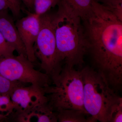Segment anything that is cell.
Here are the masks:
<instances>
[{"mask_svg": "<svg viewBox=\"0 0 122 122\" xmlns=\"http://www.w3.org/2000/svg\"><path fill=\"white\" fill-rule=\"evenodd\" d=\"M10 96L14 107L13 116L28 113L36 107L48 102L44 88L31 85L28 86H18Z\"/></svg>", "mask_w": 122, "mask_h": 122, "instance_id": "cell-7", "label": "cell"}, {"mask_svg": "<svg viewBox=\"0 0 122 122\" xmlns=\"http://www.w3.org/2000/svg\"><path fill=\"white\" fill-rule=\"evenodd\" d=\"M81 71L84 86L85 110L96 122H109L112 110L122 100V97L93 68L86 66Z\"/></svg>", "mask_w": 122, "mask_h": 122, "instance_id": "cell-3", "label": "cell"}, {"mask_svg": "<svg viewBox=\"0 0 122 122\" xmlns=\"http://www.w3.org/2000/svg\"><path fill=\"white\" fill-rule=\"evenodd\" d=\"M15 50L6 41L0 32V52L2 56H8L14 55Z\"/></svg>", "mask_w": 122, "mask_h": 122, "instance_id": "cell-17", "label": "cell"}, {"mask_svg": "<svg viewBox=\"0 0 122 122\" xmlns=\"http://www.w3.org/2000/svg\"></svg>", "mask_w": 122, "mask_h": 122, "instance_id": "cell-23", "label": "cell"}, {"mask_svg": "<svg viewBox=\"0 0 122 122\" xmlns=\"http://www.w3.org/2000/svg\"><path fill=\"white\" fill-rule=\"evenodd\" d=\"M15 25L25 47L27 58L33 62L36 58L34 46L40 30L39 16L29 13L27 16L18 20Z\"/></svg>", "mask_w": 122, "mask_h": 122, "instance_id": "cell-8", "label": "cell"}, {"mask_svg": "<svg viewBox=\"0 0 122 122\" xmlns=\"http://www.w3.org/2000/svg\"><path fill=\"white\" fill-rule=\"evenodd\" d=\"M52 80L53 85L44 89L48 95V104L54 111L73 109L87 113L83 104L84 86L81 71L64 66Z\"/></svg>", "mask_w": 122, "mask_h": 122, "instance_id": "cell-4", "label": "cell"}, {"mask_svg": "<svg viewBox=\"0 0 122 122\" xmlns=\"http://www.w3.org/2000/svg\"><path fill=\"white\" fill-rule=\"evenodd\" d=\"M9 9V5L6 0H0V12L7 11Z\"/></svg>", "mask_w": 122, "mask_h": 122, "instance_id": "cell-20", "label": "cell"}, {"mask_svg": "<svg viewBox=\"0 0 122 122\" xmlns=\"http://www.w3.org/2000/svg\"><path fill=\"white\" fill-rule=\"evenodd\" d=\"M14 107L10 95L0 94V119H3L13 115Z\"/></svg>", "mask_w": 122, "mask_h": 122, "instance_id": "cell-14", "label": "cell"}, {"mask_svg": "<svg viewBox=\"0 0 122 122\" xmlns=\"http://www.w3.org/2000/svg\"><path fill=\"white\" fill-rule=\"evenodd\" d=\"M33 63L21 55L0 56V74L10 81L41 88L51 85L52 82L50 77L35 69Z\"/></svg>", "mask_w": 122, "mask_h": 122, "instance_id": "cell-6", "label": "cell"}, {"mask_svg": "<svg viewBox=\"0 0 122 122\" xmlns=\"http://www.w3.org/2000/svg\"><path fill=\"white\" fill-rule=\"evenodd\" d=\"M122 21V0H95Z\"/></svg>", "mask_w": 122, "mask_h": 122, "instance_id": "cell-13", "label": "cell"}, {"mask_svg": "<svg viewBox=\"0 0 122 122\" xmlns=\"http://www.w3.org/2000/svg\"><path fill=\"white\" fill-rule=\"evenodd\" d=\"M0 32L18 55L27 57L25 47L20 37L16 25L8 14L7 11L0 12Z\"/></svg>", "mask_w": 122, "mask_h": 122, "instance_id": "cell-9", "label": "cell"}, {"mask_svg": "<svg viewBox=\"0 0 122 122\" xmlns=\"http://www.w3.org/2000/svg\"><path fill=\"white\" fill-rule=\"evenodd\" d=\"M24 3L25 5L30 10L34 8V2L35 0H20Z\"/></svg>", "mask_w": 122, "mask_h": 122, "instance_id": "cell-21", "label": "cell"}, {"mask_svg": "<svg viewBox=\"0 0 122 122\" xmlns=\"http://www.w3.org/2000/svg\"><path fill=\"white\" fill-rule=\"evenodd\" d=\"M60 0H35V13L40 16L48 12L51 8L57 5Z\"/></svg>", "mask_w": 122, "mask_h": 122, "instance_id": "cell-15", "label": "cell"}, {"mask_svg": "<svg viewBox=\"0 0 122 122\" xmlns=\"http://www.w3.org/2000/svg\"><path fill=\"white\" fill-rule=\"evenodd\" d=\"M0 56H2V54H1V53L0 52Z\"/></svg>", "mask_w": 122, "mask_h": 122, "instance_id": "cell-22", "label": "cell"}, {"mask_svg": "<svg viewBox=\"0 0 122 122\" xmlns=\"http://www.w3.org/2000/svg\"><path fill=\"white\" fill-rule=\"evenodd\" d=\"M40 28L34 46L35 56L41 61L44 73L51 79L59 74L62 68L57 61V49L53 15L48 12L39 16Z\"/></svg>", "mask_w": 122, "mask_h": 122, "instance_id": "cell-5", "label": "cell"}, {"mask_svg": "<svg viewBox=\"0 0 122 122\" xmlns=\"http://www.w3.org/2000/svg\"><path fill=\"white\" fill-rule=\"evenodd\" d=\"M81 19L86 16L91 9L93 0H63Z\"/></svg>", "mask_w": 122, "mask_h": 122, "instance_id": "cell-12", "label": "cell"}, {"mask_svg": "<svg viewBox=\"0 0 122 122\" xmlns=\"http://www.w3.org/2000/svg\"><path fill=\"white\" fill-rule=\"evenodd\" d=\"M33 118L38 122H57V113L48 104V102L37 106L29 113L24 115L23 122H31Z\"/></svg>", "mask_w": 122, "mask_h": 122, "instance_id": "cell-10", "label": "cell"}, {"mask_svg": "<svg viewBox=\"0 0 122 122\" xmlns=\"http://www.w3.org/2000/svg\"><path fill=\"white\" fill-rule=\"evenodd\" d=\"M59 122H93L96 120L89 114L78 110H62L56 112Z\"/></svg>", "mask_w": 122, "mask_h": 122, "instance_id": "cell-11", "label": "cell"}, {"mask_svg": "<svg viewBox=\"0 0 122 122\" xmlns=\"http://www.w3.org/2000/svg\"><path fill=\"white\" fill-rule=\"evenodd\" d=\"M24 84L19 82L10 81L0 74V94L10 96L16 87Z\"/></svg>", "mask_w": 122, "mask_h": 122, "instance_id": "cell-16", "label": "cell"}, {"mask_svg": "<svg viewBox=\"0 0 122 122\" xmlns=\"http://www.w3.org/2000/svg\"><path fill=\"white\" fill-rule=\"evenodd\" d=\"M81 20L93 68L118 92L122 86V21L95 0Z\"/></svg>", "mask_w": 122, "mask_h": 122, "instance_id": "cell-1", "label": "cell"}, {"mask_svg": "<svg viewBox=\"0 0 122 122\" xmlns=\"http://www.w3.org/2000/svg\"><path fill=\"white\" fill-rule=\"evenodd\" d=\"M9 5V9L14 15L17 16L20 12L21 1L20 0H6Z\"/></svg>", "mask_w": 122, "mask_h": 122, "instance_id": "cell-19", "label": "cell"}, {"mask_svg": "<svg viewBox=\"0 0 122 122\" xmlns=\"http://www.w3.org/2000/svg\"><path fill=\"white\" fill-rule=\"evenodd\" d=\"M122 122V100H121L112 110L109 122Z\"/></svg>", "mask_w": 122, "mask_h": 122, "instance_id": "cell-18", "label": "cell"}, {"mask_svg": "<svg viewBox=\"0 0 122 122\" xmlns=\"http://www.w3.org/2000/svg\"><path fill=\"white\" fill-rule=\"evenodd\" d=\"M58 10L53 15L58 63L70 68H82L87 53V42L81 18L76 15L63 0L57 5Z\"/></svg>", "mask_w": 122, "mask_h": 122, "instance_id": "cell-2", "label": "cell"}]
</instances>
